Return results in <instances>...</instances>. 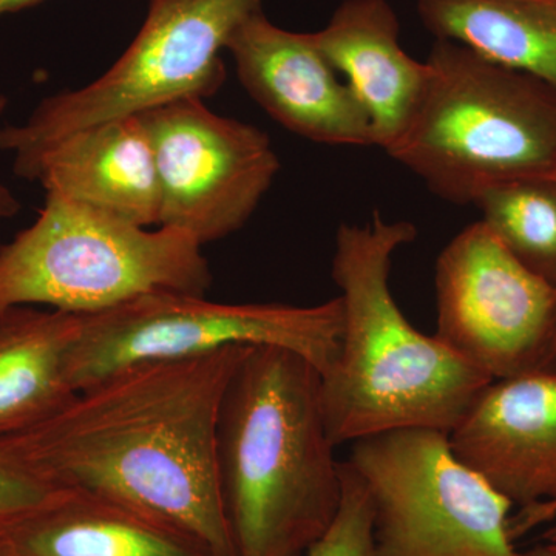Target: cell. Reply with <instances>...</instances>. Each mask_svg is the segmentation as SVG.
Instances as JSON below:
<instances>
[{
    "label": "cell",
    "mask_w": 556,
    "mask_h": 556,
    "mask_svg": "<svg viewBox=\"0 0 556 556\" xmlns=\"http://www.w3.org/2000/svg\"><path fill=\"white\" fill-rule=\"evenodd\" d=\"M416 239L412 222H388L379 212L336 232L331 277L340 291L342 336L320 375L321 412L336 447L397 428L450 433L493 382L437 336L413 327L397 305L391 263Z\"/></svg>",
    "instance_id": "cell-2"
},
{
    "label": "cell",
    "mask_w": 556,
    "mask_h": 556,
    "mask_svg": "<svg viewBox=\"0 0 556 556\" xmlns=\"http://www.w3.org/2000/svg\"><path fill=\"white\" fill-rule=\"evenodd\" d=\"M342 485L338 517L306 556H376L368 492L348 463H342Z\"/></svg>",
    "instance_id": "cell-19"
},
{
    "label": "cell",
    "mask_w": 556,
    "mask_h": 556,
    "mask_svg": "<svg viewBox=\"0 0 556 556\" xmlns=\"http://www.w3.org/2000/svg\"><path fill=\"white\" fill-rule=\"evenodd\" d=\"M540 556H556V541H546L543 546L533 548Z\"/></svg>",
    "instance_id": "cell-26"
},
{
    "label": "cell",
    "mask_w": 556,
    "mask_h": 556,
    "mask_svg": "<svg viewBox=\"0 0 556 556\" xmlns=\"http://www.w3.org/2000/svg\"><path fill=\"white\" fill-rule=\"evenodd\" d=\"M40 0H0V16L36 5Z\"/></svg>",
    "instance_id": "cell-24"
},
{
    "label": "cell",
    "mask_w": 556,
    "mask_h": 556,
    "mask_svg": "<svg viewBox=\"0 0 556 556\" xmlns=\"http://www.w3.org/2000/svg\"><path fill=\"white\" fill-rule=\"evenodd\" d=\"M61 490L0 457V527L38 510Z\"/></svg>",
    "instance_id": "cell-20"
},
{
    "label": "cell",
    "mask_w": 556,
    "mask_h": 556,
    "mask_svg": "<svg viewBox=\"0 0 556 556\" xmlns=\"http://www.w3.org/2000/svg\"><path fill=\"white\" fill-rule=\"evenodd\" d=\"M426 61V97L391 159L460 206L511 179L556 178L554 87L453 40Z\"/></svg>",
    "instance_id": "cell-4"
},
{
    "label": "cell",
    "mask_w": 556,
    "mask_h": 556,
    "mask_svg": "<svg viewBox=\"0 0 556 556\" xmlns=\"http://www.w3.org/2000/svg\"><path fill=\"white\" fill-rule=\"evenodd\" d=\"M68 356L76 393L121 369L206 356L230 346H277L305 357L320 375L338 354L340 299L314 306L218 303L204 295L155 292L79 316Z\"/></svg>",
    "instance_id": "cell-6"
},
{
    "label": "cell",
    "mask_w": 556,
    "mask_h": 556,
    "mask_svg": "<svg viewBox=\"0 0 556 556\" xmlns=\"http://www.w3.org/2000/svg\"><path fill=\"white\" fill-rule=\"evenodd\" d=\"M437 338L492 380L536 371L554 331L556 287L482 219L456 233L434 266Z\"/></svg>",
    "instance_id": "cell-10"
},
{
    "label": "cell",
    "mask_w": 556,
    "mask_h": 556,
    "mask_svg": "<svg viewBox=\"0 0 556 556\" xmlns=\"http://www.w3.org/2000/svg\"><path fill=\"white\" fill-rule=\"evenodd\" d=\"M448 437L457 457L515 507L556 501V372L493 380Z\"/></svg>",
    "instance_id": "cell-12"
},
{
    "label": "cell",
    "mask_w": 556,
    "mask_h": 556,
    "mask_svg": "<svg viewBox=\"0 0 556 556\" xmlns=\"http://www.w3.org/2000/svg\"><path fill=\"white\" fill-rule=\"evenodd\" d=\"M538 369H540V371L556 372V317L554 331H552L551 340H548L546 353H544L543 361H541L540 367H538Z\"/></svg>",
    "instance_id": "cell-23"
},
{
    "label": "cell",
    "mask_w": 556,
    "mask_h": 556,
    "mask_svg": "<svg viewBox=\"0 0 556 556\" xmlns=\"http://www.w3.org/2000/svg\"><path fill=\"white\" fill-rule=\"evenodd\" d=\"M334 448L318 369L285 348H251L230 379L217 430L236 556L308 554L342 503Z\"/></svg>",
    "instance_id": "cell-3"
},
{
    "label": "cell",
    "mask_w": 556,
    "mask_h": 556,
    "mask_svg": "<svg viewBox=\"0 0 556 556\" xmlns=\"http://www.w3.org/2000/svg\"><path fill=\"white\" fill-rule=\"evenodd\" d=\"M254 346L121 369L39 426L0 439V457L56 489L104 497L236 556L217 464L219 409Z\"/></svg>",
    "instance_id": "cell-1"
},
{
    "label": "cell",
    "mask_w": 556,
    "mask_h": 556,
    "mask_svg": "<svg viewBox=\"0 0 556 556\" xmlns=\"http://www.w3.org/2000/svg\"><path fill=\"white\" fill-rule=\"evenodd\" d=\"M546 527L543 532L544 543L556 541V501L548 504L519 508L517 515H511L510 532L515 541L532 532L536 527Z\"/></svg>",
    "instance_id": "cell-21"
},
{
    "label": "cell",
    "mask_w": 556,
    "mask_h": 556,
    "mask_svg": "<svg viewBox=\"0 0 556 556\" xmlns=\"http://www.w3.org/2000/svg\"><path fill=\"white\" fill-rule=\"evenodd\" d=\"M416 9L434 38L556 89V0H416Z\"/></svg>",
    "instance_id": "cell-17"
},
{
    "label": "cell",
    "mask_w": 556,
    "mask_h": 556,
    "mask_svg": "<svg viewBox=\"0 0 556 556\" xmlns=\"http://www.w3.org/2000/svg\"><path fill=\"white\" fill-rule=\"evenodd\" d=\"M13 169L51 195L144 228L159 226L155 153L139 115L101 121L13 153Z\"/></svg>",
    "instance_id": "cell-13"
},
{
    "label": "cell",
    "mask_w": 556,
    "mask_h": 556,
    "mask_svg": "<svg viewBox=\"0 0 556 556\" xmlns=\"http://www.w3.org/2000/svg\"><path fill=\"white\" fill-rule=\"evenodd\" d=\"M5 530L20 556H214L169 527L75 490Z\"/></svg>",
    "instance_id": "cell-15"
},
{
    "label": "cell",
    "mask_w": 556,
    "mask_h": 556,
    "mask_svg": "<svg viewBox=\"0 0 556 556\" xmlns=\"http://www.w3.org/2000/svg\"><path fill=\"white\" fill-rule=\"evenodd\" d=\"M473 206L522 265L556 287V178L501 182Z\"/></svg>",
    "instance_id": "cell-18"
},
{
    "label": "cell",
    "mask_w": 556,
    "mask_h": 556,
    "mask_svg": "<svg viewBox=\"0 0 556 556\" xmlns=\"http://www.w3.org/2000/svg\"><path fill=\"white\" fill-rule=\"evenodd\" d=\"M226 50L249 97L285 129L318 144L376 148L367 112L311 33L285 30L262 10Z\"/></svg>",
    "instance_id": "cell-11"
},
{
    "label": "cell",
    "mask_w": 556,
    "mask_h": 556,
    "mask_svg": "<svg viewBox=\"0 0 556 556\" xmlns=\"http://www.w3.org/2000/svg\"><path fill=\"white\" fill-rule=\"evenodd\" d=\"M7 104H9V100H7L5 94L0 93V116L5 112Z\"/></svg>",
    "instance_id": "cell-27"
},
{
    "label": "cell",
    "mask_w": 556,
    "mask_h": 556,
    "mask_svg": "<svg viewBox=\"0 0 556 556\" xmlns=\"http://www.w3.org/2000/svg\"><path fill=\"white\" fill-rule=\"evenodd\" d=\"M20 211V200L16 199L13 190H11L5 182L0 181V225H2L5 219L13 218Z\"/></svg>",
    "instance_id": "cell-22"
},
{
    "label": "cell",
    "mask_w": 556,
    "mask_h": 556,
    "mask_svg": "<svg viewBox=\"0 0 556 556\" xmlns=\"http://www.w3.org/2000/svg\"><path fill=\"white\" fill-rule=\"evenodd\" d=\"M521 556H540V555H538L535 551H530V552H527V554H522Z\"/></svg>",
    "instance_id": "cell-28"
},
{
    "label": "cell",
    "mask_w": 556,
    "mask_h": 556,
    "mask_svg": "<svg viewBox=\"0 0 556 556\" xmlns=\"http://www.w3.org/2000/svg\"><path fill=\"white\" fill-rule=\"evenodd\" d=\"M262 0H149L137 38L93 83L39 102L24 123L0 127L13 153L121 116L182 98L217 93L226 79L222 51Z\"/></svg>",
    "instance_id": "cell-8"
},
{
    "label": "cell",
    "mask_w": 556,
    "mask_h": 556,
    "mask_svg": "<svg viewBox=\"0 0 556 556\" xmlns=\"http://www.w3.org/2000/svg\"><path fill=\"white\" fill-rule=\"evenodd\" d=\"M372 507L376 556H521L514 504L457 457L448 433L397 428L351 444Z\"/></svg>",
    "instance_id": "cell-7"
},
{
    "label": "cell",
    "mask_w": 556,
    "mask_h": 556,
    "mask_svg": "<svg viewBox=\"0 0 556 556\" xmlns=\"http://www.w3.org/2000/svg\"><path fill=\"white\" fill-rule=\"evenodd\" d=\"M320 53L367 112L376 148H393L426 97L430 67L409 56L388 0H343L321 30L311 33Z\"/></svg>",
    "instance_id": "cell-14"
},
{
    "label": "cell",
    "mask_w": 556,
    "mask_h": 556,
    "mask_svg": "<svg viewBox=\"0 0 556 556\" xmlns=\"http://www.w3.org/2000/svg\"><path fill=\"white\" fill-rule=\"evenodd\" d=\"M80 317L40 306L0 313V439L24 433L75 397L68 356Z\"/></svg>",
    "instance_id": "cell-16"
},
{
    "label": "cell",
    "mask_w": 556,
    "mask_h": 556,
    "mask_svg": "<svg viewBox=\"0 0 556 556\" xmlns=\"http://www.w3.org/2000/svg\"><path fill=\"white\" fill-rule=\"evenodd\" d=\"M152 139L160 223L204 247L243 228L274 185L280 160L266 131L182 98L139 113Z\"/></svg>",
    "instance_id": "cell-9"
},
{
    "label": "cell",
    "mask_w": 556,
    "mask_h": 556,
    "mask_svg": "<svg viewBox=\"0 0 556 556\" xmlns=\"http://www.w3.org/2000/svg\"><path fill=\"white\" fill-rule=\"evenodd\" d=\"M0 556H20L16 547L11 543L9 533H7L5 527H0Z\"/></svg>",
    "instance_id": "cell-25"
},
{
    "label": "cell",
    "mask_w": 556,
    "mask_h": 556,
    "mask_svg": "<svg viewBox=\"0 0 556 556\" xmlns=\"http://www.w3.org/2000/svg\"><path fill=\"white\" fill-rule=\"evenodd\" d=\"M181 230L144 228L46 193L38 218L0 247V313L90 316L155 292L206 295L211 268Z\"/></svg>",
    "instance_id": "cell-5"
}]
</instances>
